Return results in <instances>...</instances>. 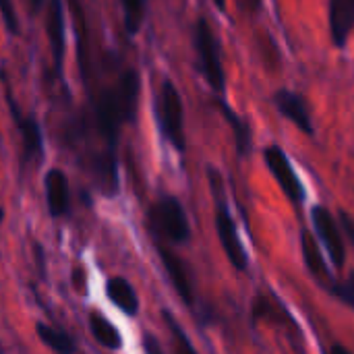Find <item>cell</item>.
<instances>
[{"label": "cell", "mask_w": 354, "mask_h": 354, "mask_svg": "<svg viewBox=\"0 0 354 354\" xmlns=\"http://www.w3.org/2000/svg\"><path fill=\"white\" fill-rule=\"evenodd\" d=\"M141 79L135 68L122 73L118 83L100 93L95 100V122L97 131L106 141V151L116 153L118 133L124 122H131L137 112Z\"/></svg>", "instance_id": "obj_1"}, {"label": "cell", "mask_w": 354, "mask_h": 354, "mask_svg": "<svg viewBox=\"0 0 354 354\" xmlns=\"http://www.w3.org/2000/svg\"><path fill=\"white\" fill-rule=\"evenodd\" d=\"M207 176H209V183H212V191L216 195V230H218V239H220V245L228 257V261L232 263L234 270L239 272H245L249 261H247V253L241 245V239H239V232H236V224L232 220V216L228 214V207H226V201H224V185H222V176L216 168H207Z\"/></svg>", "instance_id": "obj_2"}, {"label": "cell", "mask_w": 354, "mask_h": 354, "mask_svg": "<svg viewBox=\"0 0 354 354\" xmlns=\"http://www.w3.org/2000/svg\"><path fill=\"white\" fill-rule=\"evenodd\" d=\"M158 122L166 141L178 151H187V135H185V108L183 97L176 85L170 79H164L158 95Z\"/></svg>", "instance_id": "obj_3"}, {"label": "cell", "mask_w": 354, "mask_h": 354, "mask_svg": "<svg viewBox=\"0 0 354 354\" xmlns=\"http://www.w3.org/2000/svg\"><path fill=\"white\" fill-rule=\"evenodd\" d=\"M195 48L201 64V73L209 87L218 93L224 91V66H222V54H220V44L214 35L212 25L201 17L195 23Z\"/></svg>", "instance_id": "obj_4"}, {"label": "cell", "mask_w": 354, "mask_h": 354, "mask_svg": "<svg viewBox=\"0 0 354 354\" xmlns=\"http://www.w3.org/2000/svg\"><path fill=\"white\" fill-rule=\"evenodd\" d=\"M151 222L172 243H185L191 236L185 207L176 197H162L151 209Z\"/></svg>", "instance_id": "obj_5"}, {"label": "cell", "mask_w": 354, "mask_h": 354, "mask_svg": "<svg viewBox=\"0 0 354 354\" xmlns=\"http://www.w3.org/2000/svg\"><path fill=\"white\" fill-rule=\"evenodd\" d=\"M263 160L270 168V172L274 174V178L278 180V185L282 187L284 195L288 197V201H292L295 205L303 203L305 199V189L295 172V168L288 162V156L282 151V147L278 145H268L263 151Z\"/></svg>", "instance_id": "obj_6"}, {"label": "cell", "mask_w": 354, "mask_h": 354, "mask_svg": "<svg viewBox=\"0 0 354 354\" xmlns=\"http://www.w3.org/2000/svg\"><path fill=\"white\" fill-rule=\"evenodd\" d=\"M311 218H313V224H315V230L324 243V247L328 249L332 261L336 268H344V261H346V247H344V239H342V230H340V224L338 220L334 218V214L324 207V205H315L313 212H311Z\"/></svg>", "instance_id": "obj_7"}, {"label": "cell", "mask_w": 354, "mask_h": 354, "mask_svg": "<svg viewBox=\"0 0 354 354\" xmlns=\"http://www.w3.org/2000/svg\"><path fill=\"white\" fill-rule=\"evenodd\" d=\"M274 106L278 108V112L288 118L301 133L305 135H313V122H311V112L307 108V102L301 93H295L290 89H280L274 93L272 97Z\"/></svg>", "instance_id": "obj_8"}, {"label": "cell", "mask_w": 354, "mask_h": 354, "mask_svg": "<svg viewBox=\"0 0 354 354\" xmlns=\"http://www.w3.org/2000/svg\"><path fill=\"white\" fill-rule=\"evenodd\" d=\"M46 31H48L50 50H52L54 71L60 77L62 62H64V44H66V39H64V0H48Z\"/></svg>", "instance_id": "obj_9"}, {"label": "cell", "mask_w": 354, "mask_h": 354, "mask_svg": "<svg viewBox=\"0 0 354 354\" xmlns=\"http://www.w3.org/2000/svg\"><path fill=\"white\" fill-rule=\"evenodd\" d=\"M46 201H48V212L52 218H62L71 209L68 178L58 168H52L46 174Z\"/></svg>", "instance_id": "obj_10"}, {"label": "cell", "mask_w": 354, "mask_h": 354, "mask_svg": "<svg viewBox=\"0 0 354 354\" xmlns=\"http://www.w3.org/2000/svg\"><path fill=\"white\" fill-rule=\"evenodd\" d=\"M354 29V0H330V33L336 48L346 46Z\"/></svg>", "instance_id": "obj_11"}, {"label": "cell", "mask_w": 354, "mask_h": 354, "mask_svg": "<svg viewBox=\"0 0 354 354\" xmlns=\"http://www.w3.org/2000/svg\"><path fill=\"white\" fill-rule=\"evenodd\" d=\"M158 251H160L162 263H164V268H166V272H168V276H170V280H172L178 297L191 307L193 305V288H191V282H189V274H187L185 263L180 261V257H176L172 251H168L164 247H158Z\"/></svg>", "instance_id": "obj_12"}, {"label": "cell", "mask_w": 354, "mask_h": 354, "mask_svg": "<svg viewBox=\"0 0 354 354\" xmlns=\"http://www.w3.org/2000/svg\"><path fill=\"white\" fill-rule=\"evenodd\" d=\"M301 245H303V257H305V266L307 270L311 272V276L319 282V284H328L332 286V278H330V272L326 268V261L322 257V249H319V243L315 241V236L307 230H303L301 234Z\"/></svg>", "instance_id": "obj_13"}, {"label": "cell", "mask_w": 354, "mask_h": 354, "mask_svg": "<svg viewBox=\"0 0 354 354\" xmlns=\"http://www.w3.org/2000/svg\"><path fill=\"white\" fill-rule=\"evenodd\" d=\"M108 299L127 315H137L139 311V299L133 290V286L124 278H110L106 284Z\"/></svg>", "instance_id": "obj_14"}, {"label": "cell", "mask_w": 354, "mask_h": 354, "mask_svg": "<svg viewBox=\"0 0 354 354\" xmlns=\"http://www.w3.org/2000/svg\"><path fill=\"white\" fill-rule=\"evenodd\" d=\"M12 114H17V124L19 131L23 135V149H25V158H39L41 156V129L37 124V120L33 116H25L21 118L17 110H12Z\"/></svg>", "instance_id": "obj_15"}, {"label": "cell", "mask_w": 354, "mask_h": 354, "mask_svg": "<svg viewBox=\"0 0 354 354\" xmlns=\"http://www.w3.org/2000/svg\"><path fill=\"white\" fill-rule=\"evenodd\" d=\"M89 328H91L93 338H95L102 346H106V348H110V351H118V348L122 346V340H120L118 330H116L104 315L91 313V317H89Z\"/></svg>", "instance_id": "obj_16"}, {"label": "cell", "mask_w": 354, "mask_h": 354, "mask_svg": "<svg viewBox=\"0 0 354 354\" xmlns=\"http://www.w3.org/2000/svg\"><path fill=\"white\" fill-rule=\"evenodd\" d=\"M71 4V10H73V17H75V31H77V52H79V68H81V75L83 79H87V25H85V12L83 8L79 6V0H68Z\"/></svg>", "instance_id": "obj_17"}, {"label": "cell", "mask_w": 354, "mask_h": 354, "mask_svg": "<svg viewBox=\"0 0 354 354\" xmlns=\"http://www.w3.org/2000/svg\"><path fill=\"white\" fill-rule=\"evenodd\" d=\"M35 332H37L39 340L48 348H52L56 354H75V342L71 340L68 334H64L60 330H54L48 324H37L35 326Z\"/></svg>", "instance_id": "obj_18"}, {"label": "cell", "mask_w": 354, "mask_h": 354, "mask_svg": "<svg viewBox=\"0 0 354 354\" xmlns=\"http://www.w3.org/2000/svg\"><path fill=\"white\" fill-rule=\"evenodd\" d=\"M122 4V12H124V27L129 35H135L141 25H143V17H145V0H120Z\"/></svg>", "instance_id": "obj_19"}, {"label": "cell", "mask_w": 354, "mask_h": 354, "mask_svg": "<svg viewBox=\"0 0 354 354\" xmlns=\"http://www.w3.org/2000/svg\"><path fill=\"white\" fill-rule=\"evenodd\" d=\"M224 114H226V120L230 122L232 131H234V137H236V151L241 156H247L251 151V133H249V127L228 108H224Z\"/></svg>", "instance_id": "obj_20"}, {"label": "cell", "mask_w": 354, "mask_h": 354, "mask_svg": "<svg viewBox=\"0 0 354 354\" xmlns=\"http://www.w3.org/2000/svg\"><path fill=\"white\" fill-rule=\"evenodd\" d=\"M164 319L168 322V328L172 332V338H174V346H176V354H197V351L193 348L191 340L187 338V334L183 332V328L178 326V322L168 313L164 311Z\"/></svg>", "instance_id": "obj_21"}, {"label": "cell", "mask_w": 354, "mask_h": 354, "mask_svg": "<svg viewBox=\"0 0 354 354\" xmlns=\"http://www.w3.org/2000/svg\"><path fill=\"white\" fill-rule=\"evenodd\" d=\"M332 292L342 301V303H346L348 307H353L354 309V274L346 280V282H332Z\"/></svg>", "instance_id": "obj_22"}, {"label": "cell", "mask_w": 354, "mask_h": 354, "mask_svg": "<svg viewBox=\"0 0 354 354\" xmlns=\"http://www.w3.org/2000/svg\"><path fill=\"white\" fill-rule=\"evenodd\" d=\"M0 12H2V19L8 27L10 33H17L19 31V23H17V15H15V6L10 0H0Z\"/></svg>", "instance_id": "obj_23"}, {"label": "cell", "mask_w": 354, "mask_h": 354, "mask_svg": "<svg viewBox=\"0 0 354 354\" xmlns=\"http://www.w3.org/2000/svg\"><path fill=\"white\" fill-rule=\"evenodd\" d=\"M268 315H272V305L266 299H257L253 303V317L261 319V317H268Z\"/></svg>", "instance_id": "obj_24"}, {"label": "cell", "mask_w": 354, "mask_h": 354, "mask_svg": "<svg viewBox=\"0 0 354 354\" xmlns=\"http://www.w3.org/2000/svg\"><path fill=\"white\" fill-rule=\"evenodd\" d=\"M338 220H340V230H344V232L348 234L351 243L354 245V220L348 216V214H346V212H340Z\"/></svg>", "instance_id": "obj_25"}, {"label": "cell", "mask_w": 354, "mask_h": 354, "mask_svg": "<svg viewBox=\"0 0 354 354\" xmlns=\"http://www.w3.org/2000/svg\"><path fill=\"white\" fill-rule=\"evenodd\" d=\"M143 348H145V354H164L162 353L160 342H158L153 336H145V338H143Z\"/></svg>", "instance_id": "obj_26"}, {"label": "cell", "mask_w": 354, "mask_h": 354, "mask_svg": "<svg viewBox=\"0 0 354 354\" xmlns=\"http://www.w3.org/2000/svg\"><path fill=\"white\" fill-rule=\"evenodd\" d=\"M241 6L249 12H255L261 6V0H241Z\"/></svg>", "instance_id": "obj_27"}, {"label": "cell", "mask_w": 354, "mask_h": 354, "mask_svg": "<svg viewBox=\"0 0 354 354\" xmlns=\"http://www.w3.org/2000/svg\"><path fill=\"white\" fill-rule=\"evenodd\" d=\"M328 354H353L348 348H344L342 344H334L332 348H330V353Z\"/></svg>", "instance_id": "obj_28"}, {"label": "cell", "mask_w": 354, "mask_h": 354, "mask_svg": "<svg viewBox=\"0 0 354 354\" xmlns=\"http://www.w3.org/2000/svg\"><path fill=\"white\" fill-rule=\"evenodd\" d=\"M41 2H44V0H31V8H33V12H37V10H39Z\"/></svg>", "instance_id": "obj_29"}]
</instances>
